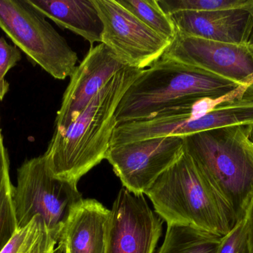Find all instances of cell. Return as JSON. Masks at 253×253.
<instances>
[{
	"instance_id": "cell-20",
	"label": "cell",
	"mask_w": 253,
	"mask_h": 253,
	"mask_svg": "<svg viewBox=\"0 0 253 253\" xmlns=\"http://www.w3.org/2000/svg\"><path fill=\"white\" fill-rule=\"evenodd\" d=\"M217 253H251L248 215L222 237Z\"/></svg>"
},
{
	"instance_id": "cell-1",
	"label": "cell",
	"mask_w": 253,
	"mask_h": 253,
	"mask_svg": "<svg viewBox=\"0 0 253 253\" xmlns=\"http://www.w3.org/2000/svg\"><path fill=\"white\" fill-rule=\"evenodd\" d=\"M142 71L126 68L118 71L69 126L54 131L43 154L53 176L77 184L105 159L118 126L119 104Z\"/></svg>"
},
{
	"instance_id": "cell-10",
	"label": "cell",
	"mask_w": 253,
	"mask_h": 253,
	"mask_svg": "<svg viewBox=\"0 0 253 253\" xmlns=\"http://www.w3.org/2000/svg\"><path fill=\"white\" fill-rule=\"evenodd\" d=\"M162 221L144 195L121 189L111 209L105 253H154Z\"/></svg>"
},
{
	"instance_id": "cell-5",
	"label": "cell",
	"mask_w": 253,
	"mask_h": 253,
	"mask_svg": "<svg viewBox=\"0 0 253 253\" xmlns=\"http://www.w3.org/2000/svg\"><path fill=\"white\" fill-rule=\"evenodd\" d=\"M0 28L53 78L65 80L77 68V52L28 0H0Z\"/></svg>"
},
{
	"instance_id": "cell-15",
	"label": "cell",
	"mask_w": 253,
	"mask_h": 253,
	"mask_svg": "<svg viewBox=\"0 0 253 253\" xmlns=\"http://www.w3.org/2000/svg\"><path fill=\"white\" fill-rule=\"evenodd\" d=\"M221 236L181 226H168L163 245L157 253H217Z\"/></svg>"
},
{
	"instance_id": "cell-26",
	"label": "cell",
	"mask_w": 253,
	"mask_h": 253,
	"mask_svg": "<svg viewBox=\"0 0 253 253\" xmlns=\"http://www.w3.org/2000/svg\"><path fill=\"white\" fill-rule=\"evenodd\" d=\"M67 253H68V249H67Z\"/></svg>"
},
{
	"instance_id": "cell-4",
	"label": "cell",
	"mask_w": 253,
	"mask_h": 253,
	"mask_svg": "<svg viewBox=\"0 0 253 253\" xmlns=\"http://www.w3.org/2000/svg\"><path fill=\"white\" fill-rule=\"evenodd\" d=\"M253 124L235 125L183 137L184 151L225 200L237 222L253 202Z\"/></svg>"
},
{
	"instance_id": "cell-16",
	"label": "cell",
	"mask_w": 253,
	"mask_h": 253,
	"mask_svg": "<svg viewBox=\"0 0 253 253\" xmlns=\"http://www.w3.org/2000/svg\"><path fill=\"white\" fill-rule=\"evenodd\" d=\"M58 243L57 237L37 215L28 225L16 230L0 253H53Z\"/></svg>"
},
{
	"instance_id": "cell-6",
	"label": "cell",
	"mask_w": 253,
	"mask_h": 253,
	"mask_svg": "<svg viewBox=\"0 0 253 253\" xmlns=\"http://www.w3.org/2000/svg\"><path fill=\"white\" fill-rule=\"evenodd\" d=\"M83 199L77 184L52 175L44 156L25 160L18 169L17 185L13 187L17 230L40 215L59 242L71 210Z\"/></svg>"
},
{
	"instance_id": "cell-21",
	"label": "cell",
	"mask_w": 253,
	"mask_h": 253,
	"mask_svg": "<svg viewBox=\"0 0 253 253\" xmlns=\"http://www.w3.org/2000/svg\"><path fill=\"white\" fill-rule=\"evenodd\" d=\"M21 58L19 49L7 43L4 37H0V102L4 99L10 88L5 79L6 74L18 63Z\"/></svg>"
},
{
	"instance_id": "cell-9",
	"label": "cell",
	"mask_w": 253,
	"mask_h": 253,
	"mask_svg": "<svg viewBox=\"0 0 253 253\" xmlns=\"http://www.w3.org/2000/svg\"><path fill=\"white\" fill-rule=\"evenodd\" d=\"M162 58L196 67L242 86L253 84V46L177 34Z\"/></svg>"
},
{
	"instance_id": "cell-7",
	"label": "cell",
	"mask_w": 253,
	"mask_h": 253,
	"mask_svg": "<svg viewBox=\"0 0 253 253\" xmlns=\"http://www.w3.org/2000/svg\"><path fill=\"white\" fill-rule=\"evenodd\" d=\"M103 24L102 42L128 68L144 70L162 58L171 40L144 25L117 0H93Z\"/></svg>"
},
{
	"instance_id": "cell-3",
	"label": "cell",
	"mask_w": 253,
	"mask_h": 253,
	"mask_svg": "<svg viewBox=\"0 0 253 253\" xmlns=\"http://www.w3.org/2000/svg\"><path fill=\"white\" fill-rule=\"evenodd\" d=\"M144 194L168 226L224 237L237 224L234 212L185 152Z\"/></svg>"
},
{
	"instance_id": "cell-25",
	"label": "cell",
	"mask_w": 253,
	"mask_h": 253,
	"mask_svg": "<svg viewBox=\"0 0 253 253\" xmlns=\"http://www.w3.org/2000/svg\"><path fill=\"white\" fill-rule=\"evenodd\" d=\"M1 140H2V136H1V129H0V141H1Z\"/></svg>"
},
{
	"instance_id": "cell-14",
	"label": "cell",
	"mask_w": 253,
	"mask_h": 253,
	"mask_svg": "<svg viewBox=\"0 0 253 253\" xmlns=\"http://www.w3.org/2000/svg\"><path fill=\"white\" fill-rule=\"evenodd\" d=\"M45 17L66 28L91 46L102 42L103 24L93 0H28Z\"/></svg>"
},
{
	"instance_id": "cell-13",
	"label": "cell",
	"mask_w": 253,
	"mask_h": 253,
	"mask_svg": "<svg viewBox=\"0 0 253 253\" xmlns=\"http://www.w3.org/2000/svg\"><path fill=\"white\" fill-rule=\"evenodd\" d=\"M110 217L111 210L100 202L83 199L71 210L59 242H65L68 253H105Z\"/></svg>"
},
{
	"instance_id": "cell-18",
	"label": "cell",
	"mask_w": 253,
	"mask_h": 253,
	"mask_svg": "<svg viewBox=\"0 0 253 253\" xmlns=\"http://www.w3.org/2000/svg\"><path fill=\"white\" fill-rule=\"evenodd\" d=\"M118 1L159 35L171 41L175 38L176 28L171 16L167 14L161 7L159 0H120Z\"/></svg>"
},
{
	"instance_id": "cell-17",
	"label": "cell",
	"mask_w": 253,
	"mask_h": 253,
	"mask_svg": "<svg viewBox=\"0 0 253 253\" xmlns=\"http://www.w3.org/2000/svg\"><path fill=\"white\" fill-rule=\"evenodd\" d=\"M13 187L9 174L8 156L2 139L0 141V252L17 230Z\"/></svg>"
},
{
	"instance_id": "cell-11",
	"label": "cell",
	"mask_w": 253,
	"mask_h": 253,
	"mask_svg": "<svg viewBox=\"0 0 253 253\" xmlns=\"http://www.w3.org/2000/svg\"><path fill=\"white\" fill-rule=\"evenodd\" d=\"M128 68L103 43L90 48L71 76L55 121L54 131L69 126L118 71Z\"/></svg>"
},
{
	"instance_id": "cell-2",
	"label": "cell",
	"mask_w": 253,
	"mask_h": 253,
	"mask_svg": "<svg viewBox=\"0 0 253 253\" xmlns=\"http://www.w3.org/2000/svg\"><path fill=\"white\" fill-rule=\"evenodd\" d=\"M244 87L200 68L161 58L128 88L117 108V123L146 120L205 98H227Z\"/></svg>"
},
{
	"instance_id": "cell-12",
	"label": "cell",
	"mask_w": 253,
	"mask_h": 253,
	"mask_svg": "<svg viewBox=\"0 0 253 253\" xmlns=\"http://www.w3.org/2000/svg\"><path fill=\"white\" fill-rule=\"evenodd\" d=\"M177 34L232 44H247L253 29V5L215 11L170 15Z\"/></svg>"
},
{
	"instance_id": "cell-8",
	"label": "cell",
	"mask_w": 253,
	"mask_h": 253,
	"mask_svg": "<svg viewBox=\"0 0 253 253\" xmlns=\"http://www.w3.org/2000/svg\"><path fill=\"white\" fill-rule=\"evenodd\" d=\"M184 152L183 137H158L112 146L105 159L124 188L144 195Z\"/></svg>"
},
{
	"instance_id": "cell-19",
	"label": "cell",
	"mask_w": 253,
	"mask_h": 253,
	"mask_svg": "<svg viewBox=\"0 0 253 253\" xmlns=\"http://www.w3.org/2000/svg\"><path fill=\"white\" fill-rule=\"evenodd\" d=\"M167 14L179 11H215L253 5V0H159Z\"/></svg>"
},
{
	"instance_id": "cell-23",
	"label": "cell",
	"mask_w": 253,
	"mask_h": 253,
	"mask_svg": "<svg viewBox=\"0 0 253 253\" xmlns=\"http://www.w3.org/2000/svg\"><path fill=\"white\" fill-rule=\"evenodd\" d=\"M53 253H67V245L63 241H60L58 243Z\"/></svg>"
},
{
	"instance_id": "cell-24",
	"label": "cell",
	"mask_w": 253,
	"mask_h": 253,
	"mask_svg": "<svg viewBox=\"0 0 253 253\" xmlns=\"http://www.w3.org/2000/svg\"><path fill=\"white\" fill-rule=\"evenodd\" d=\"M248 43H249L251 46H253V29L252 31V34H251V37H250L249 41H248Z\"/></svg>"
},
{
	"instance_id": "cell-22",
	"label": "cell",
	"mask_w": 253,
	"mask_h": 253,
	"mask_svg": "<svg viewBox=\"0 0 253 253\" xmlns=\"http://www.w3.org/2000/svg\"><path fill=\"white\" fill-rule=\"evenodd\" d=\"M249 223L250 239H251V253H253V202L247 213Z\"/></svg>"
}]
</instances>
